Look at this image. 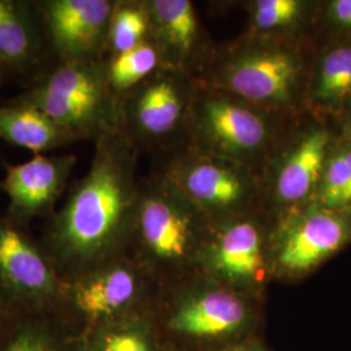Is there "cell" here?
Listing matches in <instances>:
<instances>
[{"label":"cell","mask_w":351,"mask_h":351,"mask_svg":"<svg viewBox=\"0 0 351 351\" xmlns=\"http://www.w3.org/2000/svg\"><path fill=\"white\" fill-rule=\"evenodd\" d=\"M88 172L50 216L47 241L55 265L75 276L99 265L132 229L141 185L137 147L119 132L94 142Z\"/></svg>","instance_id":"cell-1"},{"label":"cell","mask_w":351,"mask_h":351,"mask_svg":"<svg viewBox=\"0 0 351 351\" xmlns=\"http://www.w3.org/2000/svg\"><path fill=\"white\" fill-rule=\"evenodd\" d=\"M12 103L37 108L77 141L121 132V101L107 78V62H56Z\"/></svg>","instance_id":"cell-2"},{"label":"cell","mask_w":351,"mask_h":351,"mask_svg":"<svg viewBox=\"0 0 351 351\" xmlns=\"http://www.w3.org/2000/svg\"><path fill=\"white\" fill-rule=\"evenodd\" d=\"M301 53L281 45H256L233 53L221 68L223 91L256 108H284L303 88Z\"/></svg>","instance_id":"cell-3"},{"label":"cell","mask_w":351,"mask_h":351,"mask_svg":"<svg viewBox=\"0 0 351 351\" xmlns=\"http://www.w3.org/2000/svg\"><path fill=\"white\" fill-rule=\"evenodd\" d=\"M160 177L207 216L241 213L258 194L249 165L210 152L181 156Z\"/></svg>","instance_id":"cell-4"},{"label":"cell","mask_w":351,"mask_h":351,"mask_svg":"<svg viewBox=\"0 0 351 351\" xmlns=\"http://www.w3.org/2000/svg\"><path fill=\"white\" fill-rule=\"evenodd\" d=\"M202 213L163 178L141 185L132 223L142 249L158 263H180L193 250Z\"/></svg>","instance_id":"cell-5"},{"label":"cell","mask_w":351,"mask_h":351,"mask_svg":"<svg viewBox=\"0 0 351 351\" xmlns=\"http://www.w3.org/2000/svg\"><path fill=\"white\" fill-rule=\"evenodd\" d=\"M193 116L198 138L213 155L249 165L269 146L263 113L223 90L202 97Z\"/></svg>","instance_id":"cell-6"},{"label":"cell","mask_w":351,"mask_h":351,"mask_svg":"<svg viewBox=\"0 0 351 351\" xmlns=\"http://www.w3.org/2000/svg\"><path fill=\"white\" fill-rule=\"evenodd\" d=\"M53 62L104 60L116 1L37 0Z\"/></svg>","instance_id":"cell-7"},{"label":"cell","mask_w":351,"mask_h":351,"mask_svg":"<svg viewBox=\"0 0 351 351\" xmlns=\"http://www.w3.org/2000/svg\"><path fill=\"white\" fill-rule=\"evenodd\" d=\"M350 242V213H336L313 203L295 210L280 232L277 264L290 274H304Z\"/></svg>","instance_id":"cell-8"},{"label":"cell","mask_w":351,"mask_h":351,"mask_svg":"<svg viewBox=\"0 0 351 351\" xmlns=\"http://www.w3.org/2000/svg\"><path fill=\"white\" fill-rule=\"evenodd\" d=\"M120 101L121 133L136 147L165 141L186 114L185 90L168 68H160Z\"/></svg>","instance_id":"cell-9"},{"label":"cell","mask_w":351,"mask_h":351,"mask_svg":"<svg viewBox=\"0 0 351 351\" xmlns=\"http://www.w3.org/2000/svg\"><path fill=\"white\" fill-rule=\"evenodd\" d=\"M77 164L73 154L33 155L24 163H4L0 193L8 199V217L19 224L52 215Z\"/></svg>","instance_id":"cell-10"},{"label":"cell","mask_w":351,"mask_h":351,"mask_svg":"<svg viewBox=\"0 0 351 351\" xmlns=\"http://www.w3.org/2000/svg\"><path fill=\"white\" fill-rule=\"evenodd\" d=\"M51 56L36 3L0 0V69L4 77H30L33 84L52 66Z\"/></svg>","instance_id":"cell-11"},{"label":"cell","mask_w":351,"mask_h":351,"mask_svg":"<svg viewBox=\"0 0 351 351\" xmlns=\"http://www.w3.org/2000/svg\"><path fill=\"white\" fill-rule=\"evenodd\" d=\"M60 287L53 261L21 230V224L0 216V288L30 300H46Z\"/></svg>","instance_id":"cell-12"},{"label":"cell","mask_w":351,"mask_h":351,"mask_svg":"<svg viewBox=\"0 0 351 351\" xmlns=\"http://www.w3.org/2000/svg\"><path fill=\"white\" fill-rule=\"evenodd\" d=\"M335 137L326 126H311L284 152L274 178V198L289 210L313 204Z\"/></svg>","instance_id":"cell-13"},{"label":"cell","mask_w":351,"mask_h":351,"mask_svg":"<svg viewBox=\"0 0 351 351\" xmlns=\"http://www.w3.org/2000/svg\"><path fill=\"white\" fill-rule=\"evenodd\" d=\"M208 267L233 284H256L265 271L263 232L251 219H232L206 252Z\"/></svg>","instance_id":"cell-14"},{"label":"cell","mask_w":351,"mask_h":351,"mask_svg":"<svg viewBox=\"0 0 351 351\" xmlns=\"http://www.w3.org/2000/svg\"><path fill=\"white\" fill-rule=\"evenodd\" d=\"M138 272L123 262L103 263L75 276L68 291L75 307L90 317L124 308L138 294Z\"/></svg>","instance_id":"cell-15"},{"label":"cell","mask_w":351,"mask_h":351,"mask_svg":"<svg viewBox=\"0 0 351 351\" xmlns=\"http://www.w3.org/2000/svg\"><path fill=\"white\" fill-rule=\"evenodd\" d=\"M247 317L245 303L223 289L204 290L184 302L176 311L172 326L177 332L216 337L236 332Z\"/></svg>","instance_id":"cell-16"},{"label":"cell","mask_w":351,"mask_h":351,"mask_svg":"<svg viewBox=\"0 0 351 351\" xmlns=\"http://www.w3.org/2000/svg\"><path fill=\"white\" fill-rule=\"evenodd\" d=\"M307 101L316 112L342 119L351 116V38L320 55L307 84Z\"/></svg>","instance_id":"cell-17"},{"label":"cell","mask_w":351,"mask_h":351,"mask_svg":"<svg viewBox=\"0 0 351 351\" xmlns=\"http://www.w3.org/2000/svg\"><path fill=\"white\" fill-rule=\"evenodd\" d=\"M150 14V39L160 51L163 68L178 69L195 49L199 24L188 0L146 1Z\"/></svg>","instance_id":"cell-18"},{"label":"cell","mask_w":351,"mask_h":351,"mask_svg":"<svg viewBox=\"0 0 351 351\" xmlns=\"http://www.w3.org/2000/svg\"><path fill=\"white\" fill-rule=\"evenodd\" d=\"M0 139L34 155L78 142L37 108L12 101L0 106Z\"/></svg>","instance_id":"cell-19"},{"label":"cell","mask_w":351,"mask_h":351,"mask_svg":"<svg viewBox=\"0 0 351 351\" xmlns=\"http://www.w3.org/2000/svg\"><path fill=\"white\" fill-rule=\"evenodd\" d=\"M160 68H163L160 51L149 39L133 50L111 56L107 60V78L113 93L121 98Z\"/></svg>","instance_id":"cell-20"},{"label":"cell","mask_w":351,"mask_h":351,"mask_svg":"<svg viewBox=\"0 0 351 351\" xmlns=\"http://www.w3.org/2000/svg\"><path fill=\"white\" fill-rule=\"evenodd\" d=\"M315 203L351 215V147L341 138L332 145Z\"/></svg>","instance_id":"cell-21"},{"label":"cell","mask_w":351,"mask_h":351,"mask_svg":"<svg viewBox=\"0 0 351 351\" xmlns=\"http://www.w3.org/2000/svg\"><path fill=\"white\" fill-rule=\"evenodd\" d=\"M150 37V14L146 1H116L106 50L114 56L136 49Z\"/></svg>","instance_id":"cell-22"},{"label":"cell","mask_w":351,"mask_h":351,"mask_svg":"<svg viewBox=\"0 0 351 351\" xmlns=\"http://www.w3.org/2000/svg\"><path fill=\"white\" fill-rule=\"evenodd\" d=\"M306 8L301 0H258L252 5V24L262 33L284 32L301 21Z\"/></svg>","instance_id":"cell-23"},{"label":"cell","mask_w":351,"mask_h":351,"mask_svg":"<svg viewBox=\"0 0 351 351\" xmlns=\"http://www.w3.org/2000/svg\"><path fill=\"white\" fill-rule=\"evenodd\" d=\"M101 351H151L150 341L138 328L124 326L106 335Z\"/></svg>","instance_id":"cell-24"},{"label":"cell","mask_w":351,"mask_h":351,"mask_svg":"<svg viewBox=\"0 0 351 351\" xmlns=\"http://www.w3.org/2000/svg\"><path fill=\"white\" fill-rule=\"evenodd\" d=\"M326 19L330 25L351 38V0H332L326 5Z\"/></svg>","instance_id":"cell-25"},{"label":"cell","mask_w":351,"mask_h":351,"mask_svg":"<svg viewBox=\"0 0 351 351\" xmlns=\"http://www.w3.org/2000/svg\"><path fill=\"white\" fill-rule=\"evenodd\" d=\"M7 351H56L50 341L40 333L27 330L13 339Z\"/></svg>","instance_id":"cell-26"},{"label":"cell","mask_w":351,"mask_h":351,"mask_svg":"<svg viewBox=\"0 0 351 351\" xmlns=\"http://www.w3.org/2000/svg\"><path fill=\"white\" fill-rule=\"evenodd\" d=\"M341 139L351 147V116L348 117L343 121V124H342V136H341Z\"/></svg>","instance_id":"cell-27"},{"label":"cell","mask_w":351,"mask_h":351,"mask_svg":"<svg viewBox=\"0 0 351 351\" xmlns=\"http://www.w3.org/2000/svg\"><path fill=\"white\" fill-rule=\"evenodd\" d=\"M228 351H262L255 346H251V345H245V346H237V348H233V349H229Z\"/></svg>","instance_id":"cell-28"},{"label":"cell","mask_w":351,"mask_h":351,"mask_svg":"<svg viewBox=\"0 0 351 351\" xmlns=\"http://www.w3.org/2000/svg\"><path fill=\"white\" fill-rule=\"evenodd\" d=\"M3 78H4V75H3V72H1V69H0V85H1V81H3Z\"/></svg>","instance_id":"cell-29"}]
</instances>
